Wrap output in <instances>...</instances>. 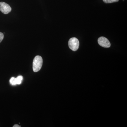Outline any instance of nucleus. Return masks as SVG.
<instances>
[{"mask_svg":"<svg viewBox=\"0 0 127 127\" xmlns=\"http://www.w3.org/2000/svg\"><path fill=\"white\" fill-rule=\"evenodd\" d=\"M43 64V59L40 56H37L34 58L32 63V68L34 72L40 70Z\"/></svg>","mask_w":127,"mask_h":127,"instance_id":"obj_1","label":"nucleus"},{"mask_svg":"<svg viewBox=\"0 0 127 127\" xmlns=\"http://www.w3.org/2000/svg\"><path fill=\"white\" fill-rule=\"evenodd\" d=\"M68 47L71 50L73 51H76L79 48V40L76 37L71 38L68 41Z\"/></svg>","mask_w":127,"mask_h":127,"instance_id":"obj_2","label":"nucleus"},{"mask_svg":"<svg viewBox=\"0 0 127 127\" xmlns=\"http://www.w3.org/2000/svg\"><path fill=\"white\" fill-rule=\"evenodd\" d=\"M98 42L100 46L104 48H109L111 46V43L109 40L104 37H101L98 39Z\"/></svg>","mask_w":127,"mask_h":127,"instance_id":"obj_3","label":"nucleus"},{"mask_svg":"<svg viewBox=\"0 0 127 127\" xmlns=\"http://www.w3.org/2000/svg\"><path fill=\"white\" fill-rule=\"evenodd\" d=\"M0 11L4 14H7L11 11V7L5 2H0Z\"/></svg>","mask_w":127,"mask_h":127,"instance_id":"obj_4","label":"nucleus"},{"mask_svg":"<svg viewBox=\"0 0 127 127\" xmlns=\"http://www.w3.org/2000/svg\"><path fill=\"white\" fill-rule=\"evenodd\" d=\"M16 79L17 84H20L23 81V77L22 76H19L16 78Z\"/></svg>","mask_w":127,"mask_h":127,"instance_id":"obj_5","label":"nucleus"},{"mask_svg":"<svg viewBox=\"0 0 127 127\" xmlns=\"http://www.w3.org/2000/svg\"><path fill=\"white\" fill-rule=\"evenodd\" d=\"M10 83L12 86L16 85V79L15 77H12L10 80Z\"/></svg>","mask_w":127,"mask_h":127,"instance_id":"obj_6","label":"nucleus"},{"mask_svg":"<svg viewBox=\"0 0 127 127\" xmlns=\"http://www.w3.org/2000/svg\"><path fill=\"white\" fill-rule=\"evenodd\" d=\"M103 1L106 3H111L118 2L119 1V0H103Z\"/></svg>","mask_w":127,"mask_h":127,"instance_id":"obj_7","label":"nucleus"},{"mask_svg":"<svg viewBox=\"0 0 127 127\" xmlns=\"http://www.w3.org/2000/svg\"><path fill=\"white\" fill-rule=\"evenodd\" d=\"M4 34L2 32H0V43L2 41V40L4 39Z\"/></svg>","mask_w":127,"mask_h":127,"instance_id":"obj_8","label":"nucleus"},{"mask_svg":"<svg viewBox=\"0 0 127 127\" xmlns=\"http://www.w3.org/2000/svg\"><path fill=\"white\" fill-rule=\"evenodd\" d=\"M13 127H21L20 126H19V125H17V124H15V125H14V126H13Z\"/></svg>","mask_w":127,"mask_h":127,"instance_id":"obj_9","label":"nucleus"}]
</instances>
